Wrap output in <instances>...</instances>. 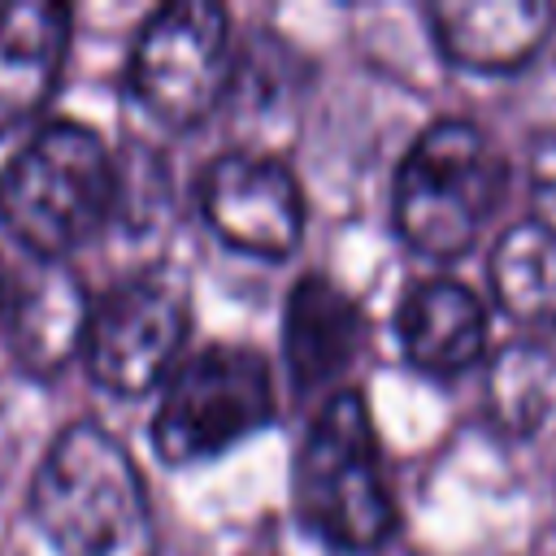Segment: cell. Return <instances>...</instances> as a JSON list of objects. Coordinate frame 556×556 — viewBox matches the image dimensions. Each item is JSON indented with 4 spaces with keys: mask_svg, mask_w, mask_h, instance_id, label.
Returning <instances> with one entry per match:
<instances>
[{
    "mask_svg": "<svg viewBox=\"0 0 556 556\" xmlns=\"http://www.w3.org/2000/svg\"><path fill=\"white\" fill-rule=\"evenodd\" d=\"M274 413L278 395L269 361L243 343H208L165 378L152 417V447L169 465L217 460L274 426Z\"/></svg>",
    "mask_w": 556,
    "mask_h": 556,
    "instance_id": "obj_5",
    "label": "cell"
},
{
    "mask_svg": "<svg viewBox=\"0 0 556 556\" xmlns=\"http://www.w3.org/2000/svg\"><path fill=\"white\" fill-rule=\"evenodd\" d=\"M291 513L304 534L343 556H365L391 543L400 508L361 391L343 387L326 395L308 421L291 460Z\"/></svg>",
    "mask_w": 556,
    "mask_h": 556,
    "instance_id": "obj_2",
    "label": "cell"
},
{
    "mask_svg": "<svg viewBox=\"0 0 556 556\" xmlns=\"http://www.w3.org/2000/svg\"><path fill=\"white\" fill-rule=\"evenodd\" d=\"M504 191L508 161L491 135L465 117H439L408 143L395 169L391 217L413 252L452 261L478 243Z\"/></svg>",
    "mask_w": 556,
    "mask_h": 556,
    "instance_id": "obj_4",
    "label": "cell"
},
{
    "mask_svg": "<svg viewBox=\"0 0 556 556\" xmlns=\"http://www.w3.org/2000/svg\"><path fill=\"white\" fill-rule=\"evenodd\" d=\"M530 187L539 204V222L556 230V135H539L530 148Z\"/></svg>",
    "mask_w": 556,
    "mask_h": 556,
    "instance_id": "obj_17",
    "label": "cell"
},
{
    "mask_svg": "<svg viewBox=\"0 0 556 556\" xmlns=\"http://www.w3.org/2000/svg\"><path fill=\"white\" fill-rule=\"evenodd\" d=\"M486 413L504 434H530L556 413V356L539 343H513L486 378Z\"/></svg>",
    "mask_w": 556,
    "mask_h": 556,
    "instance_id": "obj_15",
    "label": "cell"
},
{
    "mask_svg": "<svg viewBox=\"0 0 556 556\" xmlns=\"http://www.w3.org/2000/svg\"><path fill=\"white\" fill-rule=\"evenodd\" d=\"M395 334L413 369L430 378H456L482 361L491 321L482 300L456 278H421L395 308Z\"/></svg>",
    "mask_w": 556,
    "mask_h": 556,
    "instance_id": "obj_12",
    "label": "cell"
},
{
    "mask_svg": "<svg viewBox=\"0 0 556 556\" xmlns=\"http://www.w3.org/2000/svg\"><path fill=\"white\" fill-rule=\"evenodd\" d=\"M74 35L70 4L9 0L0 4V135L26 126L52 96Z\"/></svg>",
    "mask_w": 556,
    "mask_h": 556,
    "instance_id": "obj_11",
    "label": "cell"
},
{
    "mask_svg": "<svg viewBox=\"0 0 556 556\" xmlns=\"http://www.w3.org/2000/svg\"><path fill=\"white\" fill-rule=\"evenodd\" d=\"M169 208V178H165V161L139 143L126 148V156H117V204H113V226H152L161 213Z\"/></svg>",
    "mask_w": 556,
    "mask_h": 556,
    "instance_id": "obj_16",
    "label": "cell"
},
{
    "mask_svg": "<svg viewBox=\"0 0 556 556\" xmlns=\"http://www.w3.org/2000/svg\"><path fill=\"white\" fill-rule=\"evenodd\" d=\"M0 308H4V265H0Z\"/></svg>",
    "mask_w": 556,
    "mask_h": 556,
    "instance_id": "obj_18",
    "label": "cell"
},
{
    "mask_svg": "<svg viewBox=\"0 0 556 556\" xmlns=\"http://www.w3.org/2000/svg\"><path fill=\"white\" fill-rule=\"evenodd\" d=\"M113 204L117 156L83 122L39 126L0 169V222L48 265L113 226Z\"/></svg>",
    "mask_w": 556,
    "mask_h": 556,
    "instance_id": "obj_3",
    "label": "cell"
},
{
    "mask_svg": "<svg viewBox=\"0 0 556 556\" xmlns=\"http://www.w3.org/2000/svg\"><path fill=\"white\" fill-rule=\"evenodd\" d=\"M87 321H91L87 287L70 269L43 265L22 282L13 300V361L30 378L61 374L74 356H83Z\"/></svg>",
    "mask_w": 556,
    "mask_h": 556,
    "instance_id": "obj_13",
    "label": "cell"
},
{
    "mask_svg": "<svg viewBox=\"0 0 556 556\" xmlns=\"http://www.w3.org/2000/svg\"><path fill=\"white\" fill-rule=\"evenodd\" d=\"M486 278L513 321L556 330V230L547 222H513L491 248Z\"/></svg>",
    "mask_w": 556,
    "mask_h": 556,
    "instance_id": "obj_14",
    "label": "cell"
},
{
    "mask_svg": "<svg viewBox=\"0 0 556 556\" xmlns=\"http://www.w3.org/2000/svg\"><path fill=\"white\" fill-rule=\"evenodd\" d=\"M439 52L478 74L526 65L556 30V4L543 0H443L426 9Z\"/></svg>",
    "mask_w": 556,
    "mask_h": 556,
    "instance_id": "obj_10",
    "label": "cell"
},
{
    "mask_svg": "<svg viewBox=\"0 0 556 556\" xmlns=\"http://www.w3.org/2000/svg\"><path fill=\"white\" fill-rule=\"evenodd\" d=\"M369 339V321L348 287L326 274H304L287 291L282 308V356L300 395H321L343 382ZM334 395V391H330Z\"/></svg>",
    "mask_w": 556,
    "mask_h": 556,
    "instance_id": "obj_9",
    "label": "cell"
},
{
    "mask_svg": "<svg viewBox=\"0 0 556 556\" xmlns=\"http://www.w3.org/2000/svg\"><path fill=\"white\" fill-rule=\"evenodd\" d=\"M187 330V291L169 274H135L91 300L83 365L100 391L130 400L174 374Z\"/></svg>",
    "mask_w": 556,
    "mask_h": 556,
    "instance_id": "obj_7",
    "label": "cell"
},
{
    "mask_svg": "<svg viewBox=\"0 0 556 556\" xmlns=\"http://www.w3.org/2000/svg\"><path fill=\"white\" fill-rule=\"evenodd\" d=\"M235 48L230 13L213 0H174L161 4L135 35L126 61V87L139 109L169 126H200L230 96Z\"/></svg>",
    "mask_w": 556,
    "mask_h": 556,
    "instance_id": "obj_6",
    "label": "cell"
},
{
    "mask_svg": "<svg viewBox=\"0 0 556 556\" xmlns=\"http://www.w3.org/2000/svg\"><path fill=\"white\" fill-rule=\"evenodd\" d=\"M30 517L56 556H156V513L126 443L70 421L30 478Z\"/></svg>",
    "mask_w": 556,
    "mask_h": 556,
    "instance_id": "obj_1",
    "label": "cell"
},
{
    "mask_svg": "<svg viewBox=\"0 0 556 556\" xmlns=\"http://www.w3.org/2000/svg\"><path fill=\"white\" fill-rule=\"evenodd\" d=\"M200 213L208 230L248 256L282 261L304 235V191L295 174L252 148L222 152L200 174Z\"/></svg>",
    "mask_w": 556,
    "mask_h": 556,
    "instance_id": "obj_8",
    "label": "cell"
}]
</instances>
